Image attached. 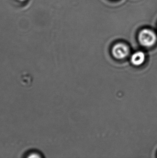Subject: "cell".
I'll list each match as a JSON object with an SVG mask.
<instances>
[{
    "instance_id": "obj_1",
    "label": "cell",
    "mask_w": 157,
    "mask_h": 158,
    "mask_svg": "<svg viewBox=\"0 0 157 158\" xmlns=\"http://www.w3.org/2000/svg\"><path fill=\"white\" fill-rule=\"evenodd\" d=\"M138 40L141 45L146 47H150L155 44L157 36L155 32L149 29H143L138 35Z\"/></svg>"
},
{
    "instance_id": "obj_2",
    "label": "cell",
    "mask_w": 157,
    "mask_h": 158,
    "mask_svg": "<svg viewBox=\"0 0 157 158\" xmlns=\"http://www.w3.org/2000/svg\"><path fill=\"white\" fill-rule=\"evenodd\" d=\"M129 52V49L127 45L122 43L117 44L113 48L112 53L114 57L117 59H123L126 57Z\"/></svg>"
},
{
    "instance_id": "obj_3",
    "label": "cell",
    "mask_w": 157,
    "mask_h": 158,
    "mask_svg": "<svg viewBox=\"0 0 157 158\" xmlns=\"http://www.w3.org/2000/svg\"><path fill=\"white\" fill-rule=\"evenodd\" d=\"M144 53L142 52H137L133 54L131 59L132 63L136 66H138L142 64L143 62H144Z\"/></svg>"
}]
</instances>
